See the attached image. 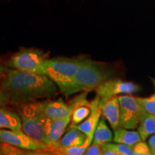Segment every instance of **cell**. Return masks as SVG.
I'll use <instances>...</instances> for the list:
<instances>
[{
	"mask_svg": "<svg viewBox=\"0 0 155 155\" xmlns=\"http://www.w3.org/2000/svg\"><path fill=\"white\" fill-rule=\"evenodd\" d=\"M0 84L10 96L12 104L17 106L58 94V86L46 75L12 68H9Z\"/></svg>",
	"mask_w": 155,
	"mask_h": 155,
	"instance_id": "obj_1",
	"label": "cell"
},
{
	"mask_svg": "<svg viewBox=\"0 0 155 155\" xmlns=\"http://www.w3.org/2000/svg\"><path fill=\"white\" fill-rule=\"evenodd\" d=\"M83 58V56L48 58L44 63L43 75L55 83L64 96H70L75 75Z\"/></svg>",
	"mask_w": 155,
	"mask_h": 155,
	"instance_id": "obj_2",
	"label": "cell"
},
{
	"mask_svg": "<svg viewBox=\"0 0 155 155\" xmlns=\"http://www.w3.org/2000/svg\"><path fill=\"white\" fill-rule=\"evenodd\" d=\"M114 71L104 63L84 57L75 75L70 96L95 89L104 81L114 78Z\"/></svg>",
	"mask_w": 155,
	"mask_h": 155,
	"instance_id": "obj_3",
	"label": "cell"
},
{
	"mask_svg": "<svg viewBox=\"0 0 155 155\" xmlns=\"http://www.w3.org/2000/svg\"><path fill=\"white\" fill-rule=\"evenodd\" d=\"M18 106L22 130L36 140L50 145L48 132L51 119L40 111L37 101L25 103Z\"/></svg>",
	"mask_w": 155,
	"mask_h": 155,
	"instance_id": "obj_4",
	"label": "cell"
},
{
	"mask_svg": "<svg viewBox=\"0 0 155 155\" xmlns=\"http://www.w3.org/2000/svg\"><path fill=\"white\" fill-rule=\"evenodd\" d=\"M48 55L36 48H22L13 54L7 63L9 68L43 75L44 63Z\"/></svg>",
	"mask_w": 155,
	"mask_h": 155,
	"instance_id": "obj_5",
	"label": "cell"
},
{
	"mask_svg": "<svg viewBox=\"0 0 155 155\" xmlns=\"http://www.w3.org/2000/svg\"><path fill=\"white\" fill-rule=\"evenodd\" d=\"M118 98L120 105L121 127L127 129H137L144 114L138 97L131 94H124L118 96Z\"/></svg>",
	"mask_w": 155,
	"mask_h": 155,
	"instance_id": "obj_6",
	"label": "cell"
},
{
	"mask_svg": "<svg viewBox=\"0 0 155 155\" xmlns=\"http://www.w3.org/2000/svg\"><path fill=\"white\" fill-rule=\"evenodd\" d=\"M101 102H104L112 97L124 94H133L140 90L138 85L130 81H124L117 78H111L101 83L94 89Z\"/></svg>",
	"mask_w": 155,
	"mask_h": 155,
	"instance_id": "obj_7",
	"label": "cell"
},
{
	"mask_svg": "<svg viewBox=\"0 0 155 155\" xmlns=\"http://www.w3.org/2000/svg\"><path fill=\"white\" fill-rule=\"evenodd\" d=\"M0 142H6L25 150L37 152L47 149L48 145L30 137L22 130L0 129Z\"/></svg>",
	"mask_w": 155,
	"mask_h": 155,
	"instance_id": "obj_8",
	"label": "cell"
},
{
	"mask_svg": "<svg viewBox=\"0 0 155 155\" xmlns=\"http://www.w3.org/2000/svg\"><path fill=\"white\" fill-rule=\"evenodd\" d=\"M37 104L44 115L50 119L64 117L73 112L72 106L62 98L37 102Z\"/></svg>",
	"mask_w": 155,
	"mask_h": 155,
	"instance_id": "obj_9",
	"label": "cell"
},
{
	"mask_svg": "<svg viewBox=\"0 0 155 155\" xmlns=\"http://www.w3.org/2000/svg\"><path fill=\"white\" fill-rule=\"evenodd\" d=\"M91 111L90 115L84 121L78 124L71 125L84 133L88 137L94 138L95 130L102 114L99 97L96 96V98H94L91 102Z\"/></svg>",
	"mask_w": 155,
	"mask_h": 155,
	"instance_id": "obj_10",
	"label": "cell"
},
{
	"mask_svg": "<svg viewBox=\"0 0 155 155\" xmlns=\"http://www.w3.org/2000/svg\"><path fill=\"white\" fill-rule=\"evenodd\" d=\"M101 106L102 115L104 119L107 120L111 129L114 131L121 127L120 105L118 96L112 97L106 101L101 102Z\"/></svg>",
	"mask_w": 155,
	"mask_h": 155,
	"instance_id": "obj_11",
	"label": "cell"
},
{
	"mask_svg": "<svg viewBox=\"0 0 155 155\" xmlns=\"http://www.w3.org/2000/svg\"><path fill=\"white\" fill-rule=\"evenodd\" d=\"M72 113L64 117L51 119L49 132H48V140L50 146H55L61 139L62 135L66 130L68 126L71 121Z\"/></svg>",
	"mask_w": 155,
	"mask_h": 155,
	"instance_id": "obj_12",
	"label": "cell"
},
{
	"mask_svg": "<svg viewBox=\"0 0 155 155\" xmlns=\"http://www.w3.org/2000/svg\"><path fill=\"white\" fill-rule=\"evenodd\" d=\"M0 129L22 130V123L19 114L5 108H0Z\"/></svg>",
	"mask_w": 155,
	"mask_h": 155,
	"instance_id": "obj_13",
	"label": "cell"
},
{
	"mask_svg": "<svg viewBox=\"0 0 155 155\" xmlns=\"http://www.w3.org/2000/svg\"><path fill=\"white\" fill-rule=\"evenodd\" d=\"M87 137H88L84 133L75 128L73 125H71L68 129L67 132L55 146L63 147L81 146L86 141Z\"/></svg>",
	"mask_w": 155,
	"mask_h": 155,
	"instance_id": "obj_14",
	"label": "cell"
},
{
	"mask_svg": "<svg viewBox=\"0 0 155 155\" xmlns=\"http://www.w3.org/2000/svg\"><path fill=\"white\" fill-rule=\"evenodd\" d=\"M113 141L115 143H121L132 147L139 141L142 140L138 131L119 127L114 130Z\"/></svg>",
	"mask_w": 155,
	"mask_h": 155,
	"instance_id": "obj_15",
	"label": "cell"
},
{
	"mask_svg": "<svg viewBox=\"0 0 155 155\" xmlns=\"http://www.w3.org/2000/svg\"><path fill=\"white\" fill-rule=\"evenodd\" d=\"M113 139V134L106 124L105 119H100L95 130L92 142L102 146L106 143L111 142Z\"/></svg>",
	"mask_w": 155,
	"mask_h": 155,
	"instance_id": "obj_16",
	"label": "cell"
},
{
	"mask_svg": "<svg viewBox=\"0 0 155 155\" xmlns=\"http://www.w3.org/2000/svg\"><path fill=\"white\" fill-rule=\"evenodd\" d=\"M142 141H146L149 137L155 134V116L144 113L137 127Z\"/></svg>",
	"mask_w": 155,
	"mask_h": 155,
	"instance_id": "obj_17",
	"label": "cell"
},
{
	"mask_svg": "<svg viewBox=\"0 0 155 155\" xmlns=\"http://www.w3.org/2000/svg\"><path fill=\"white\" fill-rule=\"evenodd\" d=\"M102 148L105 150H111L114 152V155H133L132 147L127 144L121 143H106L102 145Z\"/></svg>",
	"mask_w": 155,
	"mask_h": 155,
	"instance_id": "obj_18",
	"label": "cell"
},
{
	"mask_svg": "<svg viewBox=\"0 0 155 155\" xmlns=\"http://www.w3.org/2000/svg\"><path fill=\"white\" fill-rule=\"evenodd\" d=\"M0 152L5 155H25L30 154V152L33 151L25 150L20 149L6 142H0Z\"/></svg>",
	"mask_w": 155,
	"mask_h": 155,
	"instance_id": "obj_19",
	"label": "cell"
},
{
	"mask_svg": "<svg viewBox=\"0 0 155 155\" xmlns=\"http://www.w3.org/2000/svg\"><path fill=\"white\" fill-rule=\"evenodd\" d=\"M138 100L140 103L144 113L155 116V94L147 98H139Z\"/></svg>",
	"mask_w": 155,
	"mask_h": 155,
	"instance_id": "obj_20",
	"label": "cell"
},
{
	"mask_svg": "<svg viewBox=\"0 0 155 155\" xmlns=\"http://www.w3.org/2000/svg\"><path fill=\"white\" fill-rule=\"evenodd\" d=\"M133 155H151L149 144L144 141H140L132 147Z\"/></svg>",
	"mask_w": 155,
	"mask_h": 155,
	"instance_id": "obj_21",
	"label": "cell"
},
{
	"mask_svg": "<svg viewBox=\"0 0 155 155\" xmlns=\"http://www.w3.org/2000/svg\"><path fill=\"white\" fill-rule=\"evenodd\" d=\"M8 104H12L10 96L0 84V108Z\"/></svg>",
	"mask_w": 155,
	"mask_h": 155,
	"instance_id": "obj_22",
	"label": "cell"
},
{
	"mask_svg": "<svg viewBox=\"0 0 155 155\" xmlns=\"http://www.w3.org/2000/svg\"><path fill=\"white\" fill-rule=\"evenodd\" d=\"M85 155H102V147L95 143H91L84 153Z\"/></svg>",
	"mask_w": 155,
	"mask_h": 155,
	"instance_id": "obj_23",
	"label": "cell"
},
{
	"mask_svg": "<svg viewBox=\"0 0 155 155\" xmlns=\"http://www.w3.org/2000/svg\"><path fill=\"white\" fill-rule=\"evenodd\" d=\"M148 144L150 147L151 154L152 155H155V134L150 137L148 141Z\"/></svg>",
	"mask_w": 155,
	"mask_h": 155,
	"instance_id": "obj_24",
	"label": "cell"
},
{
	"mask_svg": "<svg viewBox=\"0 0 155 155\" xmlns=\"http://www.w3.org/2000/svg\"><path fill=\"white\" fill-rule=\"evenodd\" d=\"M8 70L9 68L7 67V65H5L2 62L0 61V81H2L5 78L7 73L8 72Z\"/></svg>",
	"mask_w": 155,
	"mask_h": 155,
	"instance_id": "obj_25",
	"label": "cell"
},
{
	"mask_svg": "<svg viewBox=\"0 0 155 155\" xmlns=\"http://www.w3.org/2000/svg\"><path fill=\"white\" fill-rule=\"evenodd\" d=\"M152 81L153 84H154V86L155 87V80H154V79H153V78H152Z\"/></svg>",
	"mask_w": 155,
	"mask_h": 155,
	"instance_id": "obj_26",
	"label": "cell"
}]
</instances>
